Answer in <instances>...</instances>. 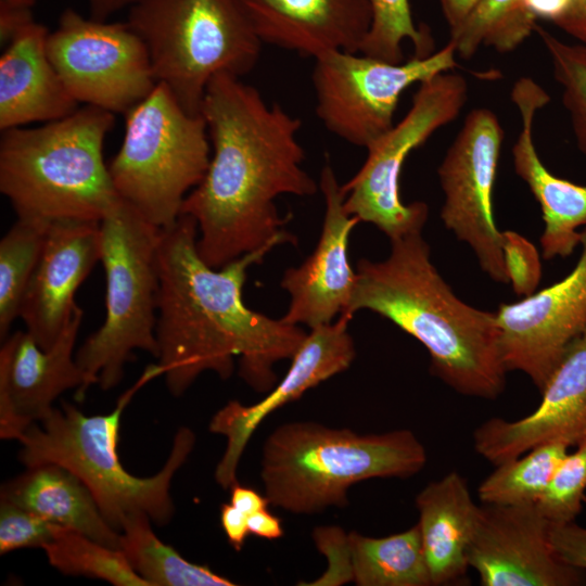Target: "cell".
I'll use <instances>...</instances> for the list:
<instances>
[{
    "label": "cell",
    "mask_w": 586,
    "mask_h": 586,
    "mask_svg": "<svg viewBox=\"0 0 586 586\" xmlns=\"http://www.w3.org/2000/svg\"><path fill=\"white\" fill-rule=\"evenodd\" d=\"M536 20L523 0H479L466 20L449 30L448 42L464 60L482 46L511 52L535 30Z\"/></svg>",
    "instance_id": "obj_29"
},
{
    "label": "cell",
    "mask_w": 586,
    "mask_h": 586,
    "mask_svg": "<svg viewBox=\"0 0 586 586\" xmlns=\"http://www.w3.org/2000/svg\"><path fill=\"white\" fill-rule=\"evenodd\" d=\"M263 43L313 58L359 53L372 22L371 0H242Z\"/></svg>",
    "instance_id": "obj_21"
},
{
    "label": "cell",
    "mask_w": 586,
    "mask_h": 586,
    "mask_svg": "<svg viewBox=\"0 0 586 586\" xmlns=\"http://www.w3.org/2000/svg\"><path fill=\"white\" fill-rule=\"evenodd\" d=\"M348 543L356 585H432L418 524L385 537L351 532Z\"/></svg>",
    "instance_id": "obj_26"
},
{
    "label": "cell",
    "mask_w": 586,
    "mask_h": 586,
    "mask_svg": "<svg viewBox=\"0 0 586 586\" xmlns=\"http://www.w3.org/2000/svg\"><path fill=\"white\" fill-rule=\"evenodd\" d=\"M550 543L557 555L572 566L586 572V527L569 523H550Z\"/></svg>",
    "instance_id": "obj_38"
},
{
    "label": "cell",
    "mask_w": 586,
    "mask_h": 586,
    "mask_svg": "<svg viewBox=\"0 0 586 586\" xmlns=\"http://www.w3.org/2000/svg\"><path fill=\"white\" fill-rule=\"evenodd\" d=\"M347 309L353 318L370 310L418 340L430 355V371L459 394L496 399L505 390L495 311L461 301L431 262L422 232L391 241L380 262L358 260Z\"/></svg>",
    "instance_id": "obj_3"
},
{
    "label": "cell",
    "mask_w": 586,
    "mask_h": 586,
    "mask_svg": "<svg viewBox=\"0 0 586 586\" xmlns=\"http://www.w3.org/2000/svg\"><path fill=\"white\" fill-rule=\"evenodd\" d=\"M82 318L84 310L77 306L49 349H42L27 331H16L4 340L0 349L1 438L17 440L67 390L76 387V399H84L87 379L74 357Z\"/></svg>",
    "instance_id": "obj_16"
},
{
    "label": "cell",
    "mask_w": 586,
    "mask_h": 586,
    "mask_svg": "<svg viewBox=\"0 0 586 586\" xmlns=\"http://www.w3.org/2000/svg\"><path fill=\"white\" fill-rule=\"evenodd\" d=\"M54 523L0 499V553L22 548H43L53 536Z\"/></svg>",
    "instance_id": "obj_35"
},
{
    "label": "cell",
    "mask_w": 586,
    "mask_h": 586,
    "mask_svg": "<svg viewBox=\"0 0 586 586\" xmlns=\"http://www.w3.org/2000/svg\"><path fill=\"white\" fill-rule=\"evenodd\" d=\"M467 100L466 78L451 71L421 82L405 116L366 149L364 165L342 186L346 212L374 225L390 241L422 232L429 207L402 201L403 166L413 150L457 118Z\"/></svg>",
    "instance_id": "obj_10"
},
{
    "label": "cell",
    "mask_w": 586,
    "mask_h": 586,
    "mask_svg": "<svg viewBox=\"0 0 586 586\" xmlns=\"http://www.w3.org/2000/svg\"><path fill=\"white\" fill-rule=\"evenodd\" d=\"M201 115L213 155L181 214L196 221L202 259L218 269L270 243L295 244L276 199L310 196L319 189L302 166V122L230 74L209 81Z\"/></svg>",
    "instance_id": "obj_1"
},
{
    "label": "cell",
    "mask_w": 586,
    "mask_h": 586,
    "mask_svg": "<svg viewBox=\"0 0 586 586\" xmlns=\"http://www.w3.org/2000/svg\"><path fill=\"white\" fill-rule=\"evenodd\" d=\"M230 502L239 510L250 515L270 505L268 498L255 489L235 483L231 488Z\"/></svg>",
    "instance_id": "obj_43"
},
{
    "label": "cell",
    "mask_w": 586,
    "mask_h": 586,
    "mask_svg": "<svg viewBox=\"0 0 586 586\" xmlns=\"http://www.w3.org/2000/svg\"><path fill=\"white\" fill-rule=\"evenodd\" d=\"M372 22L360 48L365 55L390 63L404 62L403 42L410 41L417 58L434 52L429 28L416 26L409 0H371Z\"/></svg>",
    "instance_id": "obj_32"
},
{
    "label": "cell",
    "mask_w": 586,
    "mask_h": 586,
    "mask_svg": "<svg viewBox=\"0 0 586 586\" xmlns=\"http://www.w3.org/2000/svg\"><path fill=\"white\" fill-rule=\"evenodd\" d=\"M415 504L432 585L461 584L467 578V555L481 512L467 480L451 471L424 486Z\"/></svg>",
    "instance_id": "obj_24"
},
{
    "label": "cell",
    "mask_w": 586,
    "mask_h": 586,
    "mask_svg": "<svg viewBox=\"0 0 586 586\" xmlns=\"http://www.w3.org/2000/svg\"><path fill=\"white\" fill-rule=\"evenodd\" d=\"M504 129L486 107L472 110L447 150L437 175L445 195L441 219L467 243L487 276L509 283L502 252V231L494 216V188Z\"/></svg>",
    "instance_id": "obj_13"
},
{
    "label": "cell",
    "mask_w": 586,
    "mask_h": 586,
    "mask_svg": "<svg viewBox=\"0 0 586 586\" xmlns=\"http://www.w3.org/2000/svg\"><path fill=\"white\" fill-rule=\"evenodd\" d=\"M127 23L145 43L157 82L191 114H201L215 76L242 77L260 55L242 0H138Z\"/></svg>",
    "instance_id": "obj_7"
},
{
    "label": "cell",
    "mask_w": 586,
    "mask_h": 586,
    "mask_svg": "<svg viewBox=\"0 0 586 586\" xmlns=\"http://www.w3.org/2000/svg\"><path fill=\"white\" fill-rule=\"evenodd\" d=\"M581 245L578 262L565 278L495 311L507 371L523 372L539 393L586 328V227Z\"/></svg>",
    "instance_id": "obj_14"
},
{
    "label": "cell",
    "mask_w": 586,
    "mask_h": 586,
    "mask_svg": "<svg viewBox=\"0 0 586 586\" xmlns=\"http://www.w3.org/2000/svg\"><path fill=\"white\" fill-rule=\"evenodd\" d=\"M125 117L120 149L109 165L114 188L150 224L169 228L208 168L205 120L187 112L162 82Z\"/></svg>",
    "instance_id": "obj_9"
},
{
    "label": "cell",
    "mask_w": 586,
    "mask_h": 586,
    "mask_svg": "<svg viewBox=\"0 0 586 586\" xmlns=\"http://www.w3.org/2000/svg\"><path fill=\"white\" fill-rule=\"evenodd\" d=\"M502 252L509 283L517 295L527 296L535 292L542 265L536 247L515 231H502Z\"/></svg>",
    "instance_id": "obj_36"
},
{
    "label": "cell",
    "mask_w": 586,
    "mask_h": 586,
    "mask_svg": "<svg viewBox=\"0 0 586 586\" xmlns=\"http://www.w3.org/2000/svg\"><path fill=\"white\" fill-rule=\"evenodd\" d=\"M428 461L423 444L407 429L360 434L316 422L275 429L262 454L260 479L270 505L295 514L348 504L347 491L370 479H408Z\"/></svg>",
    "instance_id": "obj_6"
},
{
    "label": "cell",
    "mask_w": 586,
    "mask_h": 586,
    "mask_svg": "<svg viewBox=\"0 0 586 586\" xmlns=\"http://www.w3.org/2000/svg\"><path fill=\"white\" fill-rule=\"evenodd\" d=\"M101 259L100 221L49 222L40 258L25 291L20 317L42 349L51 348L69 321L74 296Z\"/></svg>",
    "instance_id": "obj_20"
},
{
    "label": "cell",
    "mask_w": 586,
    "mask_h": 586,
    "mask_svg": "<svg viewBox=\"0 0 586 586\" xmlns=\"http://www.w3.org/2000/svg\"><path fill=\"white\" fill-rule=\"evenodd\" d=\"M48 56L71 95L126 114L157 85L148 48L126 23L85 18L66 9L47 38Z\"/></svg>",
    "instance_id": "obj_12"
},
{
    "label": "cell",
    "mask_w": 586,
    "mask_h": 586,
    "mask_svg": "<svg viewBox=\"0 0 586 586\" xmlns=\"http://www.w3.org/2000/svg\"><path fill=\"white\" fill-rule=\"evenodd\" d=\"M48 29L31 22L0 58V129L49 123L78 109L47 52Z\"/></svg>",
    "instance_id": "obj_23"
},
{
    "label": "cell",
    "mask_w": 586,
    "mask_h": 586,
    "mask_svg": "<svg viewBox=\"0 0 586 586\" xmlns=\"http://www.w3.org/2000/svg\"><path fill=\"white\" fill-rule=\"evenodd\" d=\"M314 539L329 559V568L310 585H341L353 581L348 534L337 526L317 527Z\"/></svg>",
    "instance_id": "obj_37"
},
{
    "label": "cell",
    "mask_w": 586,
    "mask_h": 586,
    "mask_svg": "<svg viewBox=\"0 0 586 586\" xmlns=\"http://www.w3.org/2000/svg\"><path fill=\"white\" fill-rule=\"evenodd\" d=\"M351 320L340 315L336 321L310 329L284 378L262 400L253 405L229 400L212 417L209 431L227 437L225 454L214 475L222 488L238 483L237 469L242 454L255 430L271 412L352 365L356 351L347 328Z\"/></svg>",
    "instance_id": "obj_17"
},
{
    "label": "cell",
    "mask_w": 586,
    "mask_h": 586,
    "mask_svg": "<svg viewBox=\"0 0 586 586\" xmlns=\"http://www.w3.org/2000/svg\"><path fill=\"white\" fill-rule=\"evenodd\" d=\"M143 512L127 517L120 527L119 549L130 566L150 586H233L229 578L206 565L186 560L153 532Z\"/></svg>",
    "instance_id": "obj_27"
},
{
    "label": "cell",
    "mask_w": 586,
    "mask_h": 586,
    "mask_svg": "<svg viewBox=\"0 0 586 586\" xmlns=\"http://www.w3.org/2000/svg\"><path fill=\"white\" fill-rule=\"evenodd\" d=\"M568 449L560 443L543 444L496 464L479 486L480 501L497 506L536 505Z\"/></svg>",
    "instance_id": "obj_28"
},
{
    "label": "cell",
    "mask_w": 586,
    "mask_h": 586,
    "mask_svg": "<svg viewBox=\"0 0 586 586\" xmlns=\"http://www.w3.org/2000/svg\"><path fill=\"white\" fill-rule=\"evenodd\" d=\"M535 18H546L555 24L566 13L571 0H523Z\"/></svg>",
    "instance_id": "obj_44"
},
{
    "label": "cell",
    "mask_w": 586,
    "mask_h": 586,
    "mask_svg": "<svg viewBox=\"0 0 586 586\" xmlns=\"http://www.w3.org/2000/svg\"><path fill=\"white\" fill-rule=\"evenodd\" d=\"M556 25L586 44V0H571L569 10Z\"/></svg>",
    "instance_id": "obj_42"
},
{
    "label": "cell",
    "mask_w": 586,
    "mask_h": 586,
    "mask_svg": "<svg viewBox=\"0 0 586 586\" xmlns=\"http://www.w3.org/2000/svg\"><path fill=\"white\" fill-rule=\"evenodd\" d=\"M585 489L586 440L561 461L536 507L550 523L573 522L582 511Z\"/></svg>",
    "instance_id": "obj_34"
},
{
    "label": "cell",
    "mask_w": 586,
    "mask_h": 586,
    "mask_svg": "<svg viewBox=\"0 0 586 586\" xmlns=\"http://www.w3.org/2000/svg\"><path fill=\"white\" fill-rule=\"evenodd\" d=\"M49 563L66 575L100 578L115 586H150L128 563L119 548L59 524L42 548Z\"/></svg>",
    "instance_id": "obj_30"
},
{
    "label": "cell",
    "mask_w": 586,
    "mask_h": 586,
    "mask_svg": "<svg viewBox=\"0 0 586 586\" xmlns=\"http://www.w3.org/2000/svg\"><path fill=\"white\" fill-rule=\"evenodd\" d=\"M0 499L47 521L76 530L109 547L119 548L120 532L103 518L91 492L66 468L43 463L27 468L1 487Z\"/></svg>",
    "instance_id": "obj_25"
},
{
    "label": "cell",
    "mask_w": 586,
    "mask_h": 586,
    "mask_svg": "<svg viewBox=\"0 0 586 586\" xmlns=\"http://www.w3.org/2000/svg\"><path fill=\"white\" fill-rule=\"evenodd\" d=\"M247 514L239 510L231 502L220 507V523L231 547L240 551L246 536L250 534Z\"/></svg>",
    "instance_id": "obj_40"
},
{
    "label": "cell",
    "mask_w": 586,
    "mask_h": 586,
    "mask_svg": "<svg viewBox=\"0 0 586 586\" xmlns=\"http://www.w3.org/2000/svg\"><path fill=\"white\" fill-rule=\"evenodd\" d=\"M535 31L549 54L553 77L562 88V103L576 144L586 156V44L563 42L537 24Z\"/></svg>",
    "instance_id": "obj_33"
},
{
    "label": "cell",
    "mask_w": 586,
    "mask_h": 586,
    "mask_svg": "<svg viewBox=\"0 0 586 586\" xmlns=\"http://www.w3.org/2000/svg\"><path fill=\"white\" fill-rule=\"evenodd\" d=\"M114 114L91 105L0 139V191L17 218L101 221L120 201L103 158Z\"/></svg>",
    "instance_id": "obj_4"
},
{
    "label": "cell",
    "mask_w": 586,
    "mask_h": 586,
    "mask_svg": "<svg viewBox=\"0 0 586 586\" xmlns=\"http://www.w3.org/2000/svg\"><path fill=\"white\" fill-rule=\"evenodd\" d=\"M0 2L12 4V5L31 8L35 3V0H0Z\"/></svg>",
    "instance_id": "obj_47"
},
{
    "label": "cell",
    "mask_w": 586,
    "mask_h": 586,
    "mask_svg": "<svg viewBox=\"0 0 586 586\" xmlns=\"http://www.w3.org/2000/svg\"><path fill=\"white\" fill-rule=\"evenodd\" d=\"M160 375L156 364L148 366L106 415L87 416L62 402L61 408L53 407L17 438L22 445L20 461L26 468L56 463L73 472L89 488L106 522L118 532L127 517L136 512L148 514L157 525L168 523L175 511L171 481L191 454L195 434L181 426L164 467L149 477L130 474L117 450L124 409L138 390Z\"/></svg>",
    "instance_id": "obj_5"
},
{
    "label": "cell",
    "mask_w": 586,
    "mask_h": 586,
    "mask_svg": "<svg viewBox=\"0 0 586 586\" xmlns=\"http://www.w3.org/2000/svg\"><path fill=\"white\" fill-rule=\"evenodd\" d=\"M138 0H87L91 18L95 21H105L114 12L129 5L131 7Z\"/></svg>",
    "instance_id": "obj_46"
},
{
    "label": "cell",
    "mask_w": 586,
    "mask_h": 586,
    "mask_svg": "<svg viewBox=\"0 0 586 586\" xmlns=\"http://www.w3.org/2000/svg\"><path fill=\"white\" fill-rule=\"evenodd\" d=\"M318 184L326 206L320 238L314 252L298 267L286 269L280 282L290 295L281 319L310 329L333 322L351 303L356 271L348 260V240L360 221L346 212L342 184L329 164Z\"/></svg>",
    "instance_id": "obj_19"
},
{
    "label": "cell",
    "mask_w": 586,
    "mask_h": 586,
    "mask_svg": "<svg viewBox=\"0 0 586 586\" xmlns=\"http://www.w3.org/2000/svg\"><path fill=\"white\" fill-rule=\"evenodd\" d=\"M549 531L536 505H483L468 565L482 586L586 585V572L557 555Z\"/></svg>",
    "instance_id": "obj_15"
},
{
    "label": "cell",
    "mask_w": 586,
    "mask_h": 586,
    "mask_svg": "<svg viewBox=\"0 0 586 586\" xmlns=\"http://www.w3.org/2000/svg\"><path fill=\"white\" fill-rule=\"evenodd\" d=\"M449 30L458 27L479 0H438Z\"/></svg>",
    "instance_id": "obj_45"
},
{
    "label": "cell",
    "mask_w": 586,
    "mask_h": 586,
    "mask_svg": "<svg viewBox=\"0 0 586 586\" xmlns=\"http://www.w3.org/2000/svg\"><path fill=\"white\" fill-rule=\"evenodd\" d=\"M49 222L17 218L0 241V337L20 317L22 301L40 258Z\"/></svg>",
    "instance_id": "obj_31"
},
{
    "label": "cell",
    "mask_w": 586,
    "mask_h": 586,
    "mask_svg": "<svg viewBox=\"0 0 586 586\" xmlns=\"http://www.w3.org/2000/svg\"><path fill=\"white\" fill-rule=\"evenodd\" d=\"M538 406L518 420L493 417L473 432L475 451L496 466L543 445L586 440V328L569 345L540 392Z\"/></svg>",
    "instance_id": "obj_18"
},
{
    "label": "cell",
    "mask_w": 586,
    "mask_h": 586,
    "mask_svg": "<svg viewBox=\"0 0 586 586\" xmlns=\"http://www.w3.org/2000/svg\"><path fill=\"white\" fill-rule=\"evenodd\" d=\"M511 100L521 116V131L512 146L513 167L542 209L543 258H565L581 244L582 232L577 229L586 225V186L555 176L536 151L533 122L536 113L550 101L547 91L532 78L522 77L511 90Z\"/></svg>",
    "instance_id": "obj_22"
},
{
    "label": "cell",
    "mask_w": 586,
    "mask_h": 586,
    "mask_svg": "<svg viewBox=\"0 0 586 586\" xmlns=\"http://www.w3.org/2000/svg\"><path fill=\"white\" fill-rule=\"evenodd\" d=\"M101 262L105 272V318L87 337L75 359L87 387L103 391L123 379L133 351L158 355L156 340L161 229L119 201L100 221Z\"/></svg>",
    "instance_id": "obj_8"
},
{
    "label": "cell",
    "mask_w": 586,
    "mask_h": 586,
    "mask_svg": "<svg viewBox=\"0 0 586 586\" xmlns=\"http://www.w3.org/2000/svg\"><path fill=\"white\" fill-rule=\"evenodd\" d=\"M247 526L250 534L269 540L281 538L284 534L281 520L267 509L250 514Z\"/></svg>",
    "instance_id": "obj_41"
},
{
    "label": "cell",
    "mask_w": 586,
    "mask_h": 586,
    "mask_svg": "<svg viewBox=\"0 0 586 586\" xmlns=\"http://www.w3.org/2000/svg\"><path fill=\"white\" fill-rule=\"evenodd\" d=\"M447 44L424 58L390 63L362 53L329 51L315 59L311 80L316 114L346 142L369 148L394 126L403 92L458 66Z\"/></svg>",
    "instance_id": "obj_11"
},
{
    "label": "cell",
    "mask_w": 586,
    "mask_h": 586,
    "mask_svg": "<svg viewBox=\"0 0 586 586\" xmlns=\"http://www.w3.org/2000/svg\"><path fill=\"white\" fill-rule=\"evenodd\" d=\"M34 22L31 8L0 2V41L8 46L28 24Z\"/></svg>",
    "instance_id": "obj_39"
},
{
    "label": "cell",
    "mask_w": 586,
    "mask_h": 586,
    "mask_svg": "<svg viewBox=\"0 0 586 586\" xmlns=\"http://www.w3.org/2000/svg\"><path fill=\"white\" fill-rule=\"evenodd\" d=\"M198 237L196 221L187 214L161 230L156 365L169 392L180 396L204 371L230 378L239 356V375L267 393L278 383L275 364L292 359L307 336L300 326L255 311L243 301L249 269L279 244L215 269L200 256Z\"/></svg>",
    "instance_id": "obj_2"
}]
</instances>
